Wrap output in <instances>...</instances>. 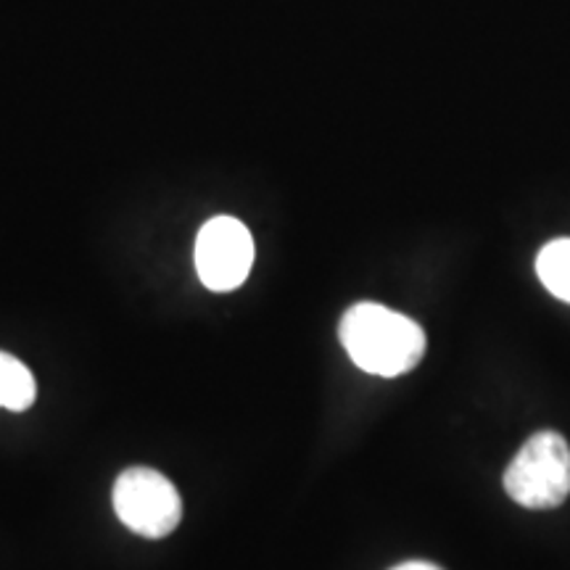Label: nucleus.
Here are the masks:
<instances>
[{
    "label": "nucleus",
    "mask_w": 570,
    "mask_h": 570,
    "mask_svg": "<svg viewBox=\"0 0 570 570\" xmlns=\"http://www.w3.org/2000/svg\"><path fill=\"white\" fill-rule=\"evenodd\" d=\"M338 338L354 365L370 375H404L425 356L423 327L402 312L375 302L348 306L341 317Z\"/></svg>",
    "instance_id": "1"
},
{
    "label": "nucleus",
    "mask_w": 570,
    "mask_h": 570,
    "mask_svg": "<svg viewBox=\"0 0 570 570\" xmlns=\"http://www.w3.org/2000/svg\"><path fill=\"white\" fill-rule=\"evenodd\" d=\"M504 491L529 510L560 508L570 494V446L558 431H539L504 470Z\"/></svg>",
    "instance_id": "2"
},
{
    "label": "nucleus",
    "mask_w": 570,
    "mask_h": 570,
    "mask_svg": "<svg viewBox=\"0 0 570 570\" xmlns=\"http://www.w3.org/2000/svg\"><path fill=\"white\" fill-rule=\"evenodd\" d=\"M114 510L132 533L161 539L183 520V499L159 470L127 468L114 483Z\"/></svg>",
    "instance_id": "3"
},
{
    "label": "nucleus",
    "mask_w": 570,
    "mask_h": 570,
    "mask_svg": "<svg viewBox=\"0 0 570 570\" xmlns=\"http://www.w3.org/2000/svg\"><path fill=\"white\" fill-rule=\"evenodd\" d=\"M254 265V238L235 217H212L196 238V273L209 291L227 294L246 283Z\"/></svg>",
    "instance_id": "4"
},
{
    "label": "nucleus",
    "mask_w": 570,
    "mask_h": 570,
    "mask_svg": "<svg viewBox=\"0 0 570 570\" xmlns=\"http://www.w3.org/2000/svg\"><path fill=\"white\" fill-rule=\"evenodd\" d=\"M38 399L35 375L17 356L0 352V407L11 412L30 410Z\"/></svg>",
    "instance_id": "5"
},
{
    "label": "nucleus",
    "mask_w": 570,
    "mask_h": 570,
    "mask_svg": "<svg viewBox=\"0 0 570 570\" xmlns=\"http://www.w3.org/2000/svg\"><path fill=\"white\" fill-rule=\"evenodd\" d=\"M537 275L552 296L570 304V238H558L541 248L537 256Z\"/></svg>",
    "instance_id": "6"
},
{
    "label": "nucleus",
    "mask_w": 570,
    "mask_h": 570,
    "mask_svg": "<svg viewBox=\"0 0 570 570\" xmlns=\"http://www.w3.org/2000/svg\"><path fill=\"white\" fill-rule=\"evenodd\" d=\"M394 570H441V568L431 566V562H420V560H412V562H402V566H396Z\"/></svg>",
    "instance_id": "7"
}]
</instances>
